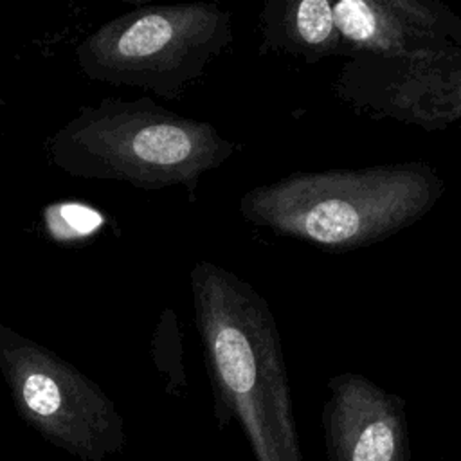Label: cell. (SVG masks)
Here are the masks:
<instances>
[{"label": "cell", "instance_id": "6da1fadb", "mask_svg": "<svg viewBox=\"0 0 461 461\" xmlns=\"http://www.w3.org/2000/svg\"><path fill=\"white\" fill-rule=\"evenodd\" d=\"M189 285L220 427L236 421L254 461H303L283 342L268 301L207 259L193 265Z\"/></svg>", "mask_w": 461, "mask_h": 461}, {"label": "cell", "instance_id": "7a4b0ae2", "mask_svg": "<svg viewBox=\"0 0 461 461\" xmlns=\"http://www.w3.org/2000/svg\"><path fill=\"white\" fill-rule=\"evenodd\" d=\"M445 180L425 162L297 171L249 189L241 218L276 236L330 252L378 243L420 221L443 196Z\"/></svg>", "mask_w": 461, "mask_h": 461}, {"label": "cell", "instance_id": "3957f363", "mask_svg": "<svg viewBox=\"0 0 461 461\" xmlns=\"http://www.w3.org/2000/svg\"><path fill=\"white\" fill-rule=\"evenodd\" d=\"M240 144L211 122L167 110L151 97H106L81 106L47 140L49 162L74 178L157 191L184 187L225 164Z\"/></svg>", "mask_w": 461, "mask_h": 461}, {"label": "cell", "instance_id": "277c9868", "mask_svg": "<svg viewBox=\"0 0 461 461\" xmlns=\"http://www.w3.org/2000/svg\"><path fill=\"white\" fill-rule=\"evenodd\" d=\"M232 14L212 2L146 5L122 13L74 49L85 77L178 101L232 43Z\"/></svg>", "mask_w": 461, "mask_h": 461}, {"label": "cell", "instance_id": "5b68a950", "mask_svg": "<svg viewBox=\"0 0 461 461\" xmlns=\"http://www.w3.org/2000/svg\"><path fill=\"white\" fill-rule=\"evenodd\" d=\"M0 373L18 414L81 461H108L124 447L122 418L106 393L47 346L0 322Z\"/></svg>", "mask_w": 461, "mask_h": 461}, {"label": "cell", "instance_id": "8992f818", "mask_svg": "<svg viewBox=\"0 0 461 461\" xmlns=\"http://www.w3.org/2000/svg\"><path fill=\"white\" fill-rule=\"evenodd\" d=\"M331 92L371 121L447 130L461 122V49L416 58L360 54L342 63Z\"/></svg>", "mask_w": 461, "mask_h": 461}, {"label": "cell", "instance_id": "52a82bcc", "mask_svg": "<svg viewBox=\"0 0 461 461\" xmlns=\"http://www.w3.org/2000/svg\"><path fill=\"white\" fill-rule=\"evenodd\" d=\"M321 411L328 461H411L405 400L360 373L333 375Z\"/></svg>", "mask_w": 461, "mask_h": 461}, {"label": "cell", "instance_id": "ba28073f", "mask_svg": "<svg viewBox=\"0 0 461 461\" xmlns=\"http://www.w3.org/2000/svg\"><path fill=\"white\" fill-rule=\"evenodd\" d=\"M333 16L349 59L461 49V16L439 0H337Z\"/></svg>", "mask_w": 461, "mask_h": 461}, {"label": "cell", "instance_id": "9c48e42d", "mask_svg": "<svg viewBox=\"0 0 461 461\" xmlns=\"http://www.w3.org/2000/svg\"><path fill=\"white\" fill-rule=\"evenodd\" d=\"M258 54H279L317 63L349 59L337 31L331 0H265L259 16Z\"/></svg>", "mask_w": 461, "mask_h": 461}, {"label": "cell", "instance_id": "30bf717a", "mask_svg": "<svg viewBox=\"0 0 461 461\" xmlns=\"http://www.w3.org/2000/svg\"><path fill=\"white\" fill-rule=\"evenodd\" d=\"M175 331H176L175 319H171V315L169 317L162 315V321L157 326V333L153 339V353H160V355H155V362H157V367L167 378L169 393H178L185 385L180 342Z\"/></svg>", "mask_w": 461, "mask_h": 461}, {"label": "cell", "instance_id": "8fae6325", "mask_svg": "<svg viewBox=\"0 0 461 461\" xmlns=\"http://www.w3.org/2000/svg\"><path fill=\"white\" fill-rule=\"evenodd\" d=\"M0 230H2V223H0Z\"/></svg>", "mask_w": 461, "mask_h": 461}, {"label": "cell", "instance_id": "7c38bea8", "mask_svg": "<svg viewBox=\"0 0 461 461\" xmlns=\"http://www.w3.org/2000/svg\"><path fill=\"white\" fill-rule=\"evenodd\" d=\"M441 461H448V459H441Z\"/></svg>", "mask_w": 461, "mask_h": 461}]
</instances>
